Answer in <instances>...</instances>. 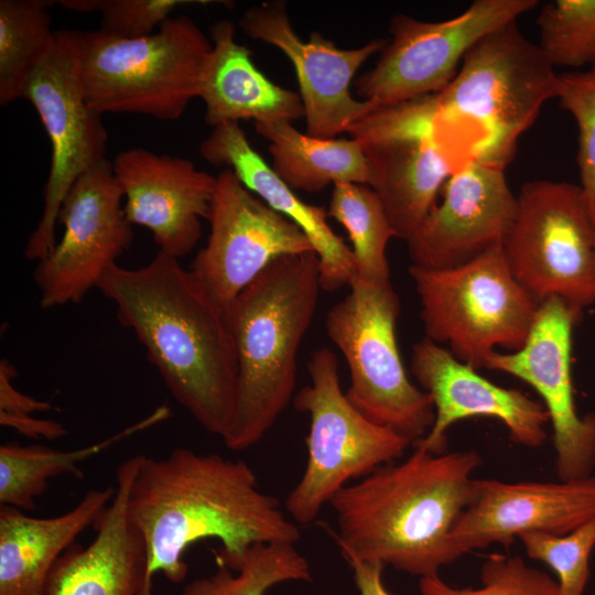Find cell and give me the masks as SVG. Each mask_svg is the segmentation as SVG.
<instances>
[{"mask_svg":"<svg viewBox=\"0 0 595 595\" xmlns=\"http://www.w3.org/2000/svg\"><path fill=\"white\" fill-rule=\"evenodd\" d=\"M556 73L540 46L512 21L482 37L463 57L447 87L437 94L442 138L468 136L467 159L505 170L519 137L555 97Z\"/></svg>","mask_w":595,"mask_h":595,"instance_id":"obj_5","label":"cell"},{"mask_svg":"<svg viewBox=\"0 0 595 595\" xmlns=\"http://www.w3.org/2000/svg\"><path fill=\"white\" fill-rule=\"evenodd\" d=\"M139 455L116 473V494L94 523L86 547L73 544L52 569L46 595H151L144 541L128 515V493Z\"/></svg>","mask_w":595,"mask_h":595,"instance_id":"obj_21","label":"cell"},{"mask_svg":"<svg viewBox=\"0 0 595 595\" xmlns=\"http://www.w3.org/2000/svg\"><path fill=\"white\" fill-rule=\"evenodd\" d=\"M226 567L210 578L194 580L188 583L181 595H223Z\"/></svg>","mask_w":595,"mask_h":595,"instance_id":"obj_38","label":"cell"},{"mask_svg":"<svg viewBox=\"0 0 595 595\" xmlns=\"http://www.w3.org/2000/svg\"><path fill=\"white\" fill-rule=\"evenodd\" d=\"M361 144V143H360ZM378 195L398 238L407 240L437 205L446 181L465 161L434 138L390 139L361 144Z\"/></svg>","mask_w":595,"mask_h":595,"instance_id":"obj_24","label":"cell"},{"mask_svg":"<svg viewBox=\"0 0 595 595\" xmlns=\"http://www.w3.org/2000/svg\"><path fill=\"white\" fill-rule=\"evenodd\" d=\"M354 572V581L359 595H391L382 582L383 565L344 556Z\"/></svg>","mask_w":595,"mask_h":595,"instance_id":"obj_37","label":"cell"},{"mask_svg":"<svg viewBox=\"0 0 595 595\" xmlns=\"http://www.w3.org/2000/svg\"><path fill=\"white\" fill-rule=\"evenodd\" d=\"M209 1L188 0H61L65 9L101 14L100 31L109 36L133 40L153 34L178 7Z\"/></svg>","mask_w":595,"mask_h":595,"instance_id":"obj_34","label":"cell"},{"mask_svg":"<svg viewBox=\"0 0 595 595\" xmlns=\"http://www.w3.org/2000/svg\"><path fill=\"white\" fill-rule=\"evenodd\" d=\"M171 416V409L163 404L142 420L94 444L73 451H60L32 444L8 443L0 446V505L23 511L35 508V499L43 495L48 482L69 474L83 478L78 465L117 443L145 431Z\"/></svg>","mask_w":595,"mask_h":595,"instance_id":"obj_27","label":"cell"},{"mask_svg":"<svg viewBox=\"0 0 595 595\" xmlns=\"http://www.w3.org/2000/svg\"><path fill=\"white\" fill-rule=\"evenodd\" d=\"M425 337L478 370L498 347L520 349L539 304L516 280L502 247L448 269L411 264Z\"/></svg>","mask_w":595,"mask_h":595,"instance_id":"obj_7","label":"cell"},{"mask_svg":"<svg viewBox=\"0 0 595 595\" xmlns=\"http://www.w3.org/2000/svg\"><path fill=\"white\" fill-rule=\"evenodd\" d=\"M213 43L186 15L151 35L122 40L79 31L78 71L88 105L99 113L176 120L199 97Z\"/></svg>","mask_w":595,"mask_h":595,"instance_id":"obj_6","label":"cell"},{"mask_svg":"<svg viewBox=\"0 0 595 595\" xmlns=\"http://www.w3.org/2000/svg\"><path fill=\"white\" fill-rule=\"evenodd\" d=\"M411 372L434 407L433 425L414 447L445 453L447 430L473 416L500 421L510 440L526 447H540L547 440L545 424L550 419L542 402L489 381L428 337L412 348Z\"/></svg>","mask_w":595,"mask_h":595,"instance_id":"obj_18","label":"cell"},{"mask_svg":"<svg viewBox=\"0 0 595 595\" xmlns=\"http://www.w3.org/2000/svg\"><path fill=\"white\" fill-rule=\"evenodd\" d=\"M527 555L547 564L558 576L560 595H583L595 548V517L561 536L528 533L519 538Z\"/></svg>","mask_w":595,"mask_h":595,"instance_id":"obj_32","label":"cell"},{"mask_svg":"<svg viewBox=\"0 0 595 595\" xmlns=\"http://www.w3.org/2000/svg\"><path fill=\"white\" fill-rule=\"evenodd\" d=\"M199 153L212 165L230 169L250 192L307 236L318 257L321 289L334 292L350 285L357 274L353 250L329 227L327 212L296 196L252 148L239 122L213 127Z\"/></svg>","mask_w":595,"mask_h":595,"instance_id":"obj_22","label":"cell"},{"mask_svg":"<svg viewBox=\"0 0 595 595\" xmlns=\"http://www.w3.org/2000/svg\"><path fill=\"white\" fill-rule=\"evenodd\" d=\"M58 224L64 228L61 239L33 271L44 310L80 303L132 242L112 162L100 161L75 182Z\"/></svg>","mask_w":595,"mask_h":595,"instance_id":"obj_13","label":"cell"},{"mask_svg":"<svg viewBox=\"0 0 595 595\" xmlns=\"http://www.w3.org/2000/svg\"><path fill=\"white\" fill-rule=\"evenodd\" d=\"M581 315L559 298L544 300L524 345L493 353L484 366L522 380L540 396L553 430L560 480L591 476L595 465V413L577 412L572 376L573 329Z\"/></svg>","mask_w":595,"mask_h":595,"instance_id":"obj_15","label":"cell"},{"mask_svg":"<svg viewBox=\"0 0 595 595\" xmlns=\"http://www.w3.org/2000/svg\"><path fill=\"white\" fill-rule=\"evenodd\" d=\"M78 50L79 31H56L53 50L22 93L35 108L51 144L43 212L24 248L31 261H41L54 249L64 198L84 173L106 159L108 133L102 115L85 99Z\"/></svg>","mask_w":595,"mask_h":595,"instance_id":"obj_11","label":"cell"},{"mask_svg":"<svg viewBox=\"0 0 595 595\" xmlns=\"http://www.w3.org/2000/svg\"><path fill=\"white\" fill-rule=\"evenodd\" d=\"M327 214L349 235L356 278L374 283L390 281L387 246L397 235L376 192L365 184L336 183Z\"/></svg>","mask_w":595,"mask_h":595,"instance_id":"obj_29","label":"cell"},{"mask_svg":"<svg viewBox=\"0 0 595 595\" xmlns=\"http://www.w3.org/2000/svg\"><path fill=\"white\" fill-rule=\"evenodd\" d=\"M502 252L538 303L555 296L582 314L595 302V215L580 185L524 183Z\"/></svg>","mask_w":595,"mask_h":595,"instance_id":"obj_10","label":"cell"},{"mask_svg":"<svg viewBox=\"0 0 595 595\" xmlns=\"http://www.w3.org/2000/svg\"><path fill=\"white\" fill-rule=\"evenodd\" d=\"M97 289L131 329L173 398L221 439L236 408L238 367L226 314L178 259L162 251L136 269L116 263Z\"/></svg>","mask_w":595,"mask_h":595,"instance_id":"obj_2","label":"cell"},{"mask_svg":"<svg viewBox=\"0 0 595 595\" xmlns=\"http://www.w3.org/2000/svg\"><path fill=\"white\" fill-rule=\"evenodd\" d=\"M307 369L311 382L292 400L295 410L310 416L307 461L284 501L285 512L299 526L314 522L342 488L396 462L412 444L349 401L340 387L334 351L315 350Z\"/></svg>","mask_w":595,"mask_h":595,"instance_id":"obj_8","label":"cell"},{"mask_svg":"<svg viewBox=\"0 0 595 595\" xmlns=\"http://www.w3.org/2000/svg\"><path fill=\"white\" fill-rule=\"evenodd\" d=\"M555 98L577 123L580 187L595 215V66L556 74Z\"/></svg>","mask_w":595,"mask_h":595,"instance_id":"obj_33","label":"cell"},{"mask_svg":"<svg viewBox=\"0 0 595 595\" xmlns=\"http://www.w3.org/2000/svg\"><path fill=\"white\" fill-rule=\"evenodd\" d=\"M47 0L0 1V105L22 98L23 89L54 47Z\"/></svg>","mask_w":595,"mask_h":595,"instance_id":"obj_28","label":"cell"},{"mask_svg":"<svg viewBox=\"0 0 595 595\" xmlns=\"http://www.w3.org/2000/svg\"><path fill=\"white\" fill-rule=\"evenodd\" d=\"M504 171L473 159L457 166L441 203L405 240L412 264L448 269L502 247L517 210Z\"/></svg>","mask_w":595,"mask_h":595,"instance_id":"obj_17","label":"cell"},{"mask_svg":"<svg viewBox=\"0 0 595 595\" xmlns=\"http://www.w3.org/2000/svg\"><path fill=\"white\" fill-rule=\"evenodd\" d=\"M209 34L213 51L199 93L206 123L215 127L240 120L263 123L304 118L300 94L275 85L256 67L251 51L236 41L231 21L215 22Z\"/></svg>","mask_w":595,"mask_h":595,"instance_id":"obj_25","label":"cell"},{"mask_svg":"<svg viewBox=\"0 0 595 595\" xmlns=\"http://www.w3.org/2000/svg\"><path fill=\"white\" fill-rule=\"evenodd\" d=\"M540 48L554 66H595V0H553L537 19Z\"/></svg>","mask_w":595,"mask_h":595,"instance_id":"obj_30","label":"cell"},{"mask_svg":"<svg viewBox=\"0 0 595 595\" xmlns=\"http://www.w3.org/2000/svg\"><path fill=\"white\" fill-rule=\"evenodd\" d=\"M479 587H453L439 575L420 578L422 595H560L558 582L519 555L493 553L483 562Z\"/></svg>","mask_w":595,"mask_h":595,"instance_id":"obj_31","label":"cell"},{"mask_svg":"<svg viewBox=\"0 0 595 595\" xmlns=\"http://www.w3.org/2000/svg\"><path fill=\"white\" fill-rule=\"evenodd\" d=\"M127 506L145 544L151 584L156 573L182 582L186 549L204 539L218 540L219 566L237 572L252 547L301 538L299 524L260 490L245 461L186 447L161 458L139 455Z\"/></svg>","mask_w":595,"mask_h":595,"instance_id":"obj_1","label":"cell"},{"mask_svg":"<svg viewBox=\"0 0 595 595\" xmlns=\"http://www.w3.org/2000/svg\"><path fill=\"white\" fill-rule=\"evenodd\" d=\"M595 517V476L560 482L477 479V495L453 530L466 553L508 547L528 533L565 534Z\"/></svg>","mask_w":595,"mask_h":595,"instance_id":"obj_20","label":"cell"},{"mask_svg":"<svg viewBox=\"0 0 595 595\" xmlns=\"http://www.w3.org/2000/svg\"><path fill=\"white\" fill-rule=\"evenodd\" d=\"M112 486L90 489L60 516L36 518L0 506V595H46L57 560L111 502Z\"/></svg>","mask_w":595,"mask_h":595,"instance_id":"obj_23","label":"cell"},{"mask_svg":"<svg viewBox=\"0 0 595 595\" xmlns=\"http://www.w3.org/2000/svg\"><path fill=\"white\" fill-rule=\"evenodd\" d=\"M112 167L129 223L148 228L159 251L178 260L188 255L202 236L217 176L140 147L118 153Z\"/></svg>","mask_w":595,"mask_h":595,"instance_id":"obj_19","label":"cell"},{"mask_svg":"<svg viewBox=\"0 0 595 595\" xmlns=\"http://www.w3.org/2000/svg\"><path fill=\"white\" fill-rule=\"evenodd\" d=\"M239 26L252 40L271 44L292 62L304 107L306 133L335 139L376 105L359 101L350 94V84L359 67L380 53L388 39H374L349 50L312 32L304 42L294 31L283 1H269L246 10Z\"/></svg>","mask_w":595,"mask_h":595,"instance_id":"obj_16","label":"cell"},{"mask_svg":"<svg viewBox=\"0 0 595 595\" xmlns=\"http://www.w3.org/2000/svg\"><path fill=\"white\" fill-rule=\"evenodd\" d=\"M538 0H475L445 21L393 15L374 68L355 80L356 93L376 106L439 94L455 77L468 50L488 33L538 6Z\"/></svg>","mask_w":595,"mask_h":595,"instance_id":"obj_12","label":"cell"},{"mask_svg":"<svg viewBox=\"0 0 595 595\" xmlns=\"http://www.w3.org/2000/svg\"><path fill=\"white\" fill-rule=\"evenodd\" d=\"M326 315V333L349 370V401L368 419L408 439L422 440L434 422L430 394L409 379L398 348L400 300L390 281L355 278Z\"/></svg>","mask_w":595,"mask_h":595,"instance_id":"obj_9","label":"cell"},{"mask_svg":"<svg viewBox=\"0 0 595 595\" xmlns=\"http://www.w3.org/2000/svg\"><path fill=\"white\" fill-rule=\"evenodd\" d=\"M255 126L269 141L273 171L292 190L315 193L336 183L370 185V163L356 139L315 138L288 121Z\"/></svg>","mask_w":595,"mask_h":595,"instance_id":"obj_26","label":"cell"},{"mask_svg":"<svg viewBox=\"0 0 595 595\" xmlns=\"http://www.w3.org/2000/svg\"><path fill=\"white\" fill-rule=\"evenodd\" d=\"M17 375L15 367L7 358H2L0 360V412L34 414L54 409L50 402L19 391L13 382Z\"/></svg>","mask_w":595,"mask_h":595,"instance_id":"obj_35","label":"cell"},{"mask_svg":"<svg viewBox=\"0 0 595 595\" xmlns=\"http://www.w3.org/2000/svg\"><path fill=\"white\" fill-rule=\"evenodd\" d=\"M320 290L315 251L283 256L226 311L238 367L235 414L221 439L229 450L245 451L259 443L292 402L298 354Z\"/></svg>","mask_w":595,"mask_h":595,"instance_id":"obj_4","label":"cell"},{"mask_svg":"<svg viewBox=\"0 0 595 595\" xmlns=\"http://www.w3.org/2000/svg\"><path fill=\"white\" fill-rule=\"evenodd\" d=\"M0 424L32 439L56 440L67 434L66 428L52 419H37L33 414L0 412Z\"/></svg>","mask_w":595,"mask_h":595,"instance_id":"obj_36","label":"cell"},{"mask_svg":"<svg viewBox=\"0 0 595 595\" xmlns=\"http://www.w3.org/2000/svg\"><path fill=\"white\" fill-rule=\"evenodd\" d=\"M475 451L432 454L414 447L342 488L329 501L343 556L423 577L439 575L466 552L453 530L477 495Z\"/></svg>","mask_w":595,"mask_h":595,"instance_id":"obj_3","label":"cell"},{"mask_svg":"<svg viewBox=\"0 0 595 595\" xmlns=\"http://www.w3.org/2000/svg\"><path fill=\"white\" fill-rule=\"evenodd\" d=\"M210 234L188 270L223 311L275 259L315 251L289 218L250 192L230 169L217 174Z\"/></svg>","mask_w":595,"mask_h":595,"instance_id":"obj_14","label":"cell"}]
</instances>
